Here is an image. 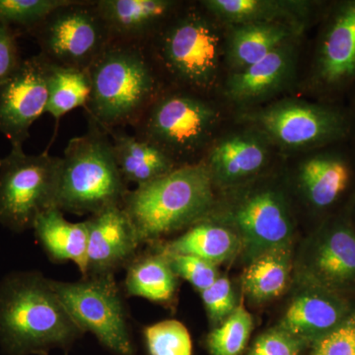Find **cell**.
Returning a JSON list of instances; mask_svg holds the SVG:
<instances>
[{
  "label": "cell",
  "instance_id": "cell-10",
  "mask_svg": "<svg viewBox=\"0 0 355 355\" xmlns=\"http://www.w3.org/2000/svg\"><path fill=\"white\" fill-rule=\"evenodd\" d=\"M31 35L51 64L87 70L111 38L96 0H70L58 7Z\"/></svg>",
  "mask_w": 355,
  "mask_h": 355
},
{
  "label": "cell",
  "instance_id": "cell-35",
  "mask_svg": "<svg viewBox=\"0 0 355 355\" xmlns=\"http://www.w3.org/2000/svg\"><path fill=\"white\" fill-rule=\"evenodd\" d=\"M200 293L210 321L216 326L227 319L237 307L230 280L220 275L212 286Z\"/></svg>",
  "mask_w": 355,
  "mask_h": 355
},
{
  "label": "cell",
  "instance_id": "cell-27",
  "mask_svg": "<svg viewBox=\"0 0 355 355\" xmlns=\"http://www.w3.org/2000/svg\"><path fill=\"white\" fill-rule=\"evenodd\" d=\"M291 270V246L268 250L250 261L243 275V289L254 302L272 300L286 291Z\"/></svg>",
  "mask_w": 355,
  "mask_h": 355
},
{
  "label": "cell",
  "instance_id": "cell-31",
  "mask_svg": "<svg viewBox=\"0 0 355 355\" xmlns=\"http://www.w3.org/2000/svg\"><path fill=\"white\" fill-rule=\"evenodd\" d=\"M149 355H193L188 329L177 320H164L144 330Z\"/></svg>",
  "mask_w": 355,
  "mask_h": 355
},
{
  "label": "cell",
  "instance_id": "cell-9",
  "mask_svg": "<svg viewBox=\"0 0 355 355\" xmlns=\"http://www.w3.org/2000/svg\"><path fill=\"white\" fill-rule=\"evenodd\" d=\"M65 309L85 333L114 355H135L125 300L114 275H87L74 282L51 279Z\"/></svg>",
  "mask_w": 355,
  "mask_h": 355
},
{
  "label": "cell",
  "instance_id": "cell-25",
  "mask_svg": "<svg viewBox=\"0 0 355 355\" xmlns=\"http://www.w3.org/2000/svg\"><path fill=\"white\" fill-rule=\"evenodd\" d=\"M157 246L169 253L198 257L217 266L241 250V241L234 229L207 216L186 229L183 234Z\"/></svg>",
  "mask_w": 355,
  "mask_h": 355
},
{
  "label": "cell",
  "instance_id": "cell-24",
  "mask_svg": "<svg viewBox=\"0 0 355 355\" xmlns=\"http://www.w3.org/2000/svg\"><path fill=\"white\" fill-rule=\"evenodd\" d=\"M37 241L55 263L72 261L85 277L87 272L88 226L86 220L70 222L58 207L39 216L33 228Z\"/></svg>",
  "mask_w": 355,
  "mask_h": 355
},
{
  "label": "cell",
  "instance_id": "cell-13",
  "mask_svg": "<svg viewBox=\"0 0 355 355\" xmlns=\"http://www.w3.org/2000/svg\"><path fill=\"white\" fill-rule=\"evenodd\" d=\"M50 62L41 55L25 58L0 85V132L11 146H23L30 128L46 113Z\"/></svg>",
  "mask_w": 355,
  "mask_h": 355
},
{
  "label": "cell",
  "instance_id": "cell-19",
  "mask_svg": "<svg viewBox=\"0 0 355 355\" xmlns=\"http://www.w3.org/2000/svg\"><path fill=\"white\" fill-rule=\"evenodd\" d=\"M183 6L175 0H96L111 42L142 48Z\"/></svg>",
  "mask_w": 355,
  "mask_h": 355
},
{
  "label": "cell",
  "instance_id": "cell-23",
  "mask_svg": "<svg viewBox=\"0 0 355 355\" xmlns=\"http://www.w3.org/2000/svg\"><path fill=\"white\" fill-rule=\"evenodd\" d=\"M111 137L114 159L125 183L137 187L150 183L179 167L157 146L128 133L125 128L106 130Z\"/></svg>",
  "mask_w": 355,
  "mask_h": 355
},
{
  "label": "cell",
  "instance_id": "cell-22",
  "mask_svg": "<svg viewBox=\"0 0 355 355\" xmlns=\"http://www.w3.org/2000/svg\"><path fill=\"white\" fill-rule=\"evenodd\" d=\"M224 41L231 73L260 62L282 44L295 41L308 26L295 23H248L228 25Z\"/></svg>",
  "mask_w": 355,
  "mask_h": 355
},
{
  "label": "cell",
  "instance_id": "cell-1",
  "mask_svg": "<svg viewBox=\"0 0 355 355\" xmlns=\"http://www.w3.org/2000/svg\"><path fill=\"white\" fill-rule=\"evenodd\" d=\"M83 335L43 273L14 272L0 280V347L6 354L48 355Z\"/></svg>",
  "mask_w": 355,
  "mask_h": 355
},
{
  "label": "cell",
  "instance_id": "cell-4",
  "mask_svg": "<svg viewBox=\"0 0 355 355\" xmlns=\"http://www.w3.org/2000/svg\"><path fill=\"white\" fill-rule=\"evenodd\" d=\"M167 87L205 95L220 69V32L200 4H184L146 46Z\"/></svg>",
  "mask_w": 355,
  "mask_h": 355
},
{
  "label": "cell",
  "instance_id": "cell-15",
  "mask_svg": "<svg viewBox=\"0 0 355 355\" xmlns=\"http://www.w3.org/2000/svg\"><path fill=\"white\" fill-rule=\"evenodd\" d=\"M272 144L253 128L214 140L202 158L214 187L234 189L249 183L268 165Z\"/></svg>",
  "mask_w": 355,
  "mask_h": 355
},
{
  "label": "cell",
  "instance_id": "cell-20",
  "mask_svg": "<svg viewBox=\"0 0 355 355\" xmlns=\"http://www.w3.org/2000/svg\"><path fill=\"white\" fill-rule=\"evenodd\" d=\"M203 10L226 25L287 22L309 26L321 20L329 2L305 0H205Z\"/></svg>",
  "mask_w": 355,
  "mask_h": 355
},
{
  "label": "cell",
  "instance_id": "cell-38",
  "mask_svg": "<svg viewBox=\"0 0 355 355\" xmlns=\"http://www.w3.org/2000/svg\"><path fill=\"white\" fill-rule=\"evenodd\" d=\"M0 165H1V159H0Z\"/></svg>",
  "mask_w": 355,
  "mask_h": 355
},
{
  "label": "cell",
  "instance_id": "cell-30",
  "mask_svg": "<svg viewBox=\"0 0 355 355\" xmlns=\"http://www.w3.org/2000/svg\"><path fill=\"white\" fill-rule=\"evenodd\" d=\"M70 0H0V24L30 33Z\"/></svg>",
  "mask_w": 355,
  "mask_h": 355
},
{
  "label": "cell",
  "instance_id": "cell-32",
  "mask_svg": "<svg viewBox=\"0 0 355 355\" xmlns=\"http://www.w3.org/2000/svg\"><path fill=\"white\" fill-rule=\"evenodd\" d=\"M159 250L165 254L177 277L186 280L200 292L209 288L218 279L217 266L209 261L191 254L169 253L161 248Z\"/></svg>",
  "mask_w": 355,
  "mask_h": 355
},
{
  "label": "cell",
  "instance_id": "cell-26",
  "mask_svg": "<svg viewBox=\"0 0 355 355\" xmlns=\"http://www.w3.org/2000/svg\"><path fill=\"white\" fill-rule=\"evenodd\" d=\"M153 247L155 251H139L125 266V292L128 296L168 304L176 296L179 277L165 254L155 245Z\"/></svg>",
  "mask_w": 355,
  "mask_h": 355
},
{
  "label": "cell",
  "instance_id": "cell-2",
  "mask_svg": "<svg viewBox=\"0 0 355 355\" xmlns=\"http://www.w3.org/2000/svg\"><path fill=\"white\" fill-rule=\"evenodd\" d=\"M87 121L103 130L132 128L167 85L146 48L110 42L88 69Z\"/></svg>",
  "mask_w": 355,
  "mask_h": 355
},
{
  "label": "cell",
  "instance_id": "cell-17",
  "mask_svg": "<svg viewBox=\"0 0 355 355\" xmlns=\"http://www.w3.org/2000/svg\"><path fill=\"white\" fill-rule=\"evenodd\" d=\"M88 226L87 275H109L125 268L140 244L123 205H114L86 219Z\"/></svg>",
  "mask_w": 355,
  "mask_h": 355
},
{
  "label": "cell",
  "instance_id": "cell-6",
  "mask_svg": "<svg viewBox=\"0 0 355 355\" xmlns=\"http://www.w3.org/2000/svg\"><path fill=\"white\" fill-rule=\"evenodd\" d=\"M219 120L220 113L205 95L166 87L132 128L135 135L183 166L202 160Z\"/></svg>",
  "mask_w": 355,
  "mask_h": 355
},
{
  "label": "cell",
  "instance_id": "cell-21",
  "mask_svg": "<svg viewBox=\"0 0 355 355\" xmlns=\"http://www.w3.org/2000/svg\"><path fill=\"white\" fill-rule=\"evenodd\" d=\"M295 41L272 51L251 67L233 72L225 83V94L236 104L252 105L277 94L292 80L296 67Z\"/></svg>",
  "mask_w": 355,
  "mask_h": 355
},
{
  "label": "cell",
  "instance_id": "cell-7",
  "mask_svg": "<svg viewBox=\"0 0 355 355\" xmlns=\"http://www.w3.org/2000/svg\"><path fill=\"white\" fill-rule=\"evenodd\" d=\"M241 121L286 150L311 153L347 142L352 116L340 103L284 99L260 109L243 112Z\"/></svg>",
  "mask_w": 355,
  "mask_h": 355
},
{
  "label": "cell",
  "instance_id": "cell-18",
  "mask_svg": "<svg viewBox=\"0 0 355 355\" xmlns=\"http://www.w3.org/2000/svg\"><path fill=\"white\" fill-rule=\"evenodd\" d=\"M354 309L347 296L304 279L277 327L310 347L340 326Z\"/></svg>",
  "mask_w": 355,
  "mask_h": 355
},
{
  "label": "cell",
  "instance_id": "cell-3",
  "mask_svg": "<svg viewBox=\"0 0 355 355\" xmlns=\"http://www.w3.org/2000/svg\"><path fill=\"white\" fill-rule=\"evenodd\" d=\"M216 203L211 175L202 160L130 190L123 209L142 246L191 227L209 216Z\"/></svg>",
  "mask_w": 355,
  "mask_h": 355
},
{
  "label": "cell",
  "instance_id": "cell-11",
  "mask_svg": "<svg viewBox=\"0 0 355 355\" xmlns=\"http://www.w3.org/2000/svg\"><path fill=\"white\" fill-rule=\"evenodd\" d=\"M223 217L239 236L249 263L268 250L291 246L293 216L286 193L277 186L260 184L238 191L228 200Z\"/></svg>",
  "mask_w": 355,
  "mask_h": 355
},
{
  "label": "cell",
  "instance_id": "cell-12",
  "mask_svg": "<svg viewBox=\"0 0 355 355\" xmlns=\"http://www.w3.org/2000/svg\"><path fill=\"white\" fill-rule=\"evenodd\" d=\"M320 21L309 86L320 101L338 103L355 87V0L329 2Z\"/></svg>",
  "mask_w": 355,
  "mask_h": 355
},
{
  "label": "cell",
  "instance_id": "cell-36",
  "mask_svg": "<svg viewBox=\"0 0 355 355\" xmlns=\"http://www.w3.org/2000/svg\"><path fill=\"white\" fill-rule=\"evenodd\" d=\"M17 36V32L0 24V85L12 76L22 62Z\"/></svg>",
  "mask_w": 355,
  "mask_h": 355
},
{
  "label": "cell",
  "instance_id": "cell-16",
  "mask_svg": "<svg viewBox=\"0 0 355 355\" xmlns=\"http://www.w3.org/2000/svg\"><path fill=\"white\" fill-rule=\"evenodd\" d=\"M297 177L311 207L320 212L335 207L355 177V158L349 142L308 153L299 166Z\"/></svg>",
  "mask_w": 355,
  "mask_h": 355
},
{
  "label": "cell",
  "instance_id": "cell-37",
  "mask_svg": "<svg viewBox=\"0 0 355 355\" xmlns=\"http://www.w3.org/2000/svg\"><path fill=\"white\" fill-rule=\"evenodd\" d=\"M350 103L347 109H349L350 116H352V132L347 142H349L350 148L355 158V87L350 91Z\"/></svg>",
  "mask_w": 355,
  "mask_h": 355
},
{
  "label": "cell",
  "instance_id": "cell-33",
  "mask_svg": "<svg viewBox=\"0 0 355 355\" xmlns=\"http://www.w3.org/2000/svg\"><path fill=\"white\" fill-rule=\"evenodd\" d=\"M307 349V343L277 326L259 336L247 355H301Z\"/></svg>",
  "mask_w": 355,
  "mask_h": 355
},
{
  "label": "cell",
  "instance_id": "cell-34",
  "mask_svg": "<svg viewBox=\"0 0 355 355\" xmlns=\"http://www.w3.org/2000/svg\"><path fill=\"white\" fill-rule=\"evenodd\" d=\"M308 355H355V309L340 326L313 343Z\"/></svg>",
  "mask_w": 355,
  "mask_h": 355
},
{
  "label": "cell",
  "instance_id": "cell-5",
  "mask_svg": "<svg viewBox=\"0 0 355 355\" xmlns=\"http://www.w3.org/2000/svg\"><path fill=\"white\" fill-rule=\"evenodd\" d=\"M83 135L69 140L60 157L57 207L89 216L123 205L130 189L114 159L111 137L93 121Z\"/></svg>",
  "mask_w": 355,
  "mask_h": 355
},
{
  "label": "cell",
  "instance_id": "cell-14",
  "mask_svg": "<svg viewBox=\"0 0 355 355\" xmlns=\"http://www.w3.org/2000/svg\"><path fill=\"white\" fill-rule=\"evenodd\" d=\"M304 279L338 293L355 291V227L349 212L327 221L311 243Z\"/></svg>",
  "mask_w": 355,
  "mask_h": 355
},
{
  "label": "cell",
  "instance_id": "cell-8",
  "mask_svg": "<svg viewBox=\"0 0 355 355\" xmlns=\"http://www.w3.org/2000/svg\"><path fill=\"white\" fill-rule=\"evenodd\" d=\"M60 162L48 151L27 154L23 146L11 147L0 165V225L20 234L57 207Z\"/></svg>",
  "mask_w": 355,
  "mask_h": 355
},
{
  "label": "cell",
  "instance_id": "cell-29",
  "mask_svg": "<svg viewBox=\"0 0 355 355\" xmlns=\"http://www.w3.org/2000/svg\"><path fill=\"white\" fill-rule=\"evenodd\" d=\"M253 331L251 315L240 304L232 314L216 326L205 338L210 355H242Z\"/></svg>",
  "mask_w": 355,
  "mask_h": 355
},
{
  "label": "cell",
  "instance_id": "cell-28",
  "mask_svg": "<svg viewBox=\"0 0 355 355\" xmlns=\"http://www.w3.org/2000/svg\"><path fill=\"white\" fill-rule=\"evenodd\" d=\"M46 113L60 121L77 108H85L91 94L88 69H72L50 62Z\"/></svg>",
  "mask_w": 355,
  "mask_h": 355
}]
</instances>
